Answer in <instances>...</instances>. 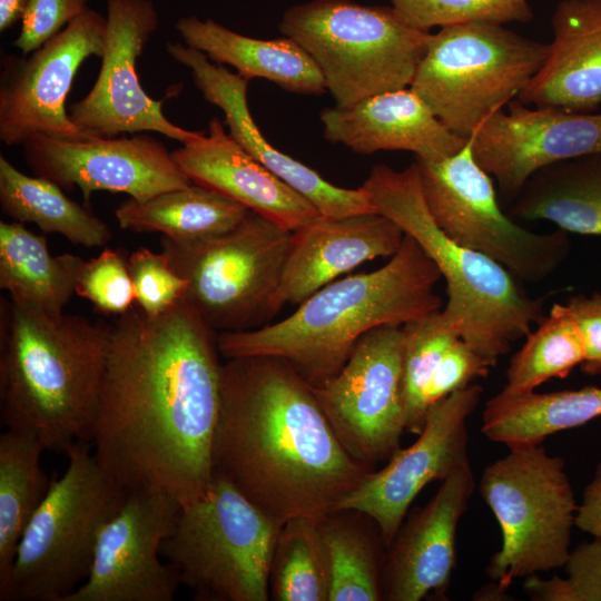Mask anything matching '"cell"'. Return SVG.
Segmentation results:
<instances>
[{
    "mask_svg": "<svg viewBox=\"0 0 601 601\" xmlns=\"http://www.w3.org/2000/svg\"><path fill=\"white\" fill-rule=\"evenodd\" d=\"M217 334L185 297L159 315L135 305L109 324L91 442L127 492L161 491L181 506L207 492L220 407Z\"/></svg>",
    "mask_w": 601,
    "mask_h": 601,
    "instance_id": "1",
    "label": "cell"
},
{
    "mask_svg": "<svg viewBox=\"0 0 601 601\" xmlns=\"http://www.w3.org/2000/svg\"><path fill=\"white\" fill-rule=\"evenodd\" d=\"M213 469L282 523L323 520L373 471L345 450L313 386L272 356L221 363Z\"/></svg>",
    "mask_w": 601,
    "mask_h": 601,
    "instance_id": "2",
    "label": "cell"
},
{
    "mask_svg": "<svg viewBox=\"0 0 601 601\" xmlns=\"http://www.w3.org/2000/svg\"><path fill=\"white\" fill-rule=\"evenodd\" d=\"M442 275L410 236L375 270L336 279L306 298L289 316L260 327L217 334L225 359L272 356L319 386L345 365L356 343L383 326H403L442 309L435 286Z\"/></svg>",
    "mask_w": 601,
    "mask_h": 601,
    "instance_id": "3",
    "label": "cell"
},
{
    "mask_svg": "<svg viewBox=\"0 0 601 601\" xmlns=\"http://www.w3.org/2000/svg\"><path fill=\"white\" fill-rule=\"evenodd\" d=\"M109 324L49 314L11 297L0 302V418L46 450L90 442Z\"/></svg>",
    "mask_w": 601,
    "mask_h": 601,
    "instance_id": "4",
    "label": "cell"
},
{
    "mask_svg": "<svg viewBox=\"0 0 601 601\" xmlns=\"http://www.w3.org/2000/svg\"><path fill=\"white\" fill-rule=\"evenodd\" d=\"M361 187L376 211L434 262L446 283L442 316L492 367L543 318L541 298L531 297L502 265L459 245L437 226L422 193L416 161L400 171L375 165Z\"/></svg>",
    "mask_w": 601,
    "mask_h": 601,
    "instance_id": "5",
    "label": "cell"
},
{
    "mask_svg": "<svg viewBox=\"0 0 601 601\" xmlns=\"http://www.w3.org/2000/svg\"><path fill=\"white\" fill-rule=\"evenodd\" d=\"M66 454L67 470L51 482L21 536L1 601H66L87 580L99 532L126 499L88 442Z\"/></svg>",
    "mask_w": 601,
    "mask_h": 601,
    "instance_id": "6",
    "label": "cell"
},
{
    "mask_svg": "<svg viewBox=\"0 0 601 601\" xmlns=\"http://www.w3.org/2000/svg\"><path fill=\"white\" fill-rule=\"evenodd\" d=\"M279 28L312 57L339 107L411 86L431 33L408 24L392 6L351 0L297 4Z\"/></svg>",
    "mask_w": 601,
    "mask_h": 601,
    "instance_id": "7",
    "label": "cell"
},
{
    "mask_svg": "<svg viewBox=\"0 0 601 601\" xmlns=\"http://www.w3.org/2000/svg\"><path fill=\"white\" fill-rule=\"evenodd\" d=\"M283 523L223 475L180 508L160 554L199 601H268V577Z\"/></svg>",
    "mask_w": 601,
    "mask_h": 601,
    "instance_id": "8",
    "label": "cell"
},
{
    "mask_svg": "<svg viewBox=\"0 0 601 601\" xmlns=\"http://www.w3.org/2000/svg\"><path fill=\"white\" fill-rule=\"evenodd\" d=\"M548 49L503 24L444 27L430 33L410 87L451 131L469 139L486 118L519 97Z\"/></svg>",
    "mask_w": 601,
    "mask_h": 601,
    "instance_id": "9",
    "label": "cell"
},
{
    "mask_svg": "<svg viewBox=\"0 0 601 601\" xmlns=\"http://www.w3.org/2000/svg\"><path fill=\"white\" fill-rule=\"evenodd\" d=\"M508 449L485 466L479 486L502 534L486 574L504 592L516 579L564 566L578 510L562 457L542 444Z\"/></svg>",
    "mask_w": 601,
    "mask_h": 601,
    "instance_id": "10",
    "label": "cell"
},
{
    "mask_svg": "<svg viewBox=\"0 0 601 601\" xmlns=\"http://www.w3.org/2000/svg\"><path fill=\"white\" fill-rule=\"evenodd\" d=\"M292 231L250 211L233 229L177 243L162 236L161 253L188 283L185 298L217 333L248 331L274 317V299Z\"/></svg>",
    "mask_w": 601,
    "mask_h": 601,
    "instance_id": "11",
    "label": "cell"
},
{
    "mask_svg": "<svg viewBox=\"0 0 601 601\" xmlns=\"http://www.w3.org/2000/svg\"><path fill=\"white\" fill-rule=\"evenodd\" d=\"M416 162L433 219L459 245L495 260L521 283L543 282L568 258L569 233L528 230L501 209L491 175L476 161L470 138L450 157Z\"/></svg>",
    "mask_w": 601,
    "mask_h": 601,
    "instance_id": "12",
    "label": "cell"
},
{
    "mask_svg": "<svg viewBox=\"0 0 601 601\" xmlns=\"http://www.w3.org/2000/svg\"><path fill=\"white\" fill-rule=\"evenodd\" d=\"M403 343L402 326L376 327L359 338L333 378L312 385L345 450L373 471L402 449L406 432Z\"/></svg>",
    "mask_w": 601,
    "mask_h": 601,
    "instance_id": "13",
    "label": "cell"
},
{
    "mask_svg": "<svg viewBox=\"0 0 601 601\" xmlns=\"http://www.w3.org/2000/svg\"><path fill=\"white\" fill-rule=\"evenodd\" d=\"M107 18L88 8L29 57L6 59L0 85V140L23 145L35 136L88 138L70 119L66 100L77 71L101 57Z\"/></svg>",
    "mask_w": 601,
    "mask_h": 601,
    "instance_id": "14",
    "label": "cell"
},
{
    "mask_svg": "<svg viewBox=\"0 0 601 601\" xmlns=\"http://www.w3.org/2000/svg\"><path fill=\"white\" fill-rule=\"evenodd\" d=\"M106 45L90 91L69 107L71 121L88 138L155 131L181 145L200 131L173 124L141 87L137 60L159 26L151 0H107Z\"/></svg>",
    "mask_w": 601,
    "mask_h": 601,
    "instance_id": "15",
    "label": "cell"
},
{
    "mask_svg": "<svg viewBox=\"0 0 601 601\" xmlns=\"http://www.w3.org/2000/svg\"><path fill=\"white\" fill-rule=\"evenodd\" d=\"M482 394L481 385L470 384L432 404L416 441L370 472L335 511L357 510L370 515L388 548L418 493L470 462L466 422Z\"/></svg>",
    "mask_w": 601,
    "mask_h": 601,
    "instance_id": "16",
    "label": "cell"
},
{
    "mask_svg": "<svg viewBox=\"0 0 601 601\" xmlns=\"http://www.w3.org/2000/svg\"><path fill=\"white\" fill-rule=\"evenodd\" d=\"M180 508L161 491L127 492L99 532L87 580L66 601H171L180 582L160 546Z\"/></svg>",
    "mask_w": 601,
    "mask_h": 601,
    "instance_id": "17",
    "label": "cell"
},
{
    "mask_svg": "<svg viewBox=\"0 0 601 601\" xmlns=\"http://www.w3.org/2000/svg\"><path fill=\"white\" fill-rule=\"evenodd\" d=\"M22 147L36 176L66 189L77 186L85 203L97 190L145 200L191 184L164 144L144 134L80 140L35 136Z\"/></svg>",
    "mask_w": 601,
    "mask_h": 601,
    "instance_id": "18",
    "label": "cell"
},
{
    "mask_svg": "<svg viewBox=\"0 0 601 601\" xmlns=\"http://www.w3.org/2000/svg\"><path fill=\"white\" fill-rule=\"evenodd\" d=\"M480 166L501 196L513 200L538 170L575 157L601 154V112L535 107L514 99L486 118L470 138Z\"/></svg>",
    "mask_w": 601,
    "mask_h": 601,
    "instance_id": "19",
    "label": "cell"
},
{
    "mask_svg": "<svg viewBox=\"0 0 601 601\" xmlns=\"http://www.w3.org/2000/svg\"><path fill=\"white\" fill-rule=\"evenodd\" d=\"M166 50L175 61L190 70L203 97L223 110L233 139L270 173L307 198L322 216L377 213L362 187H338L267 141L250 115L247 101L249 80L233 73L223 65L210 62L204 52L195 48L169 42Z\"/></svg>",
    "mask_w": 601,
    "mask_h": 601,
    "instance_id": "20",
    "label": "cell"
},
{
    "mask_svg": "<svg viewBox=\"0 0 601 601\" xmlns=\"http://www.w3.org/2000/svg\"><path fill=\"white\" fill-rule=\"evenodd\" d=\"M474 489L469 462L445 477L424 506L404 519L387 548L383 601L445 595L456 562V530Z\"/></svg>",
    "mask_w": 601,
    "mask_h": 601,
    "instance_id": "21",
    "label": "cell"
},
{
    "mask_svg": "<svg viewBox=\"0 0 601 601\" xmlns=\"http://www.w3.org/2000/svg\"><path fill=\"white\" fill-rule=\"evenodd\" d=\"M404 236L392 219L380 213L319 216L292 231L274 299L275 314L286 305H299L365 262L392 257Z\"/></svg>",
    "mask_w": 601,
    "mask_h": 601,
    "instance_id": "22",
    "label": "cell"
},
{
    "mask_svg": "<svg viewBox=\"0 0 601 601\" xmlns=\"http://www.w3.org/2000/svg\"><path fill=\"white\" fill-rule=\"evenodd\" d=\"M194 184L216 190L282 228L294 231L318 218V209L245 151L213 118L205 131L173 152Z\"/></svg>",
    "mask_w": 601,
    "mask_h": 601,
    "instance_id": "23",
    "label": "cell"
},
{
    "mask_svg": "<svg viewBox=\"0 0 601 601\" xmlns=\"http://www.w3.org/2000/svg\"><path fill=\"white\" fill-rule=\"evenodd\" d=\"M319 118L327 140L361 155L405 150L418 160L436 161L456 154L469 140L451 131L411 87L325 108Z\"/></svg>",
    "mask_w": 601,
    "mask_h": 601,
    "instance_id": "24",
    "label": "cell"
},
{
    "mask_svg": "<svg viewBox=\"0 0 601 601\" xmlns=\"http://www.w3.org/2000/svg\"><path fill=\"white\" fill-rule=\"evenodd\" d=\"M546 58L516 98L572 112L601 106V0H561L551 19Z\"/></svg>",
    "mask_w": 601,
    "mask_h": 601,
    "instance_id": "25",
    "label": "cell"
},
{
    "mask_svg": "<svg viewBox=\"0 0 601 601\" xmlns=\"http://www.w3.org/2000/svg\"><path fill=\"white\" fill-rule=\"evenodd\" d=\"M176 30L186 46L204 52L218 65H229L250 80L262 78L299 95L326 91L321 70L293 39L263 40L239 35L213 19L188 16L177 20Z\"/></svg>",
    "mask_w": 601,
    "mask_h": 601,
    "instance_id": "26",
    "label": "cell"
},
{
    "mask_svg": "<svg viewBox=\"0 0 601 601\" xmlns=\"http://www.w3.org/2000/svg\"><path fill=\"white\" fill-rule=\"evenodd\" d=\"M510 213L524 220L551 221L566 233L601 235V154L538 170L513 199Z\"/></svg>",
    "mask_w": 601,
    "mask_h": 601,
    "instance_id": "27",
    "label": "cell"
},
{
    "mask_svg": "<svg viewBox=\"0 0 601 601\" xmlns=\"http://www.w3.org/2000/svg\"><path fill=\"white\" fill-rule=\"evenodd\" d=\"M601 416V386L550 393H514L502 388L482 413V433L508 447L542 444L558 432Z\"/></svg>",
    "mask_w": 601,
    "mask_h": 601,
    "instance_id": "28",
    "label": "cell"
},
{
    "mask_svg": "<svg viewBox=\"0 0 601 601\" xmlns=\"http://www.w3.org/2000/svg\"><path fill=\"white\" fill-rule=\"evenodd\" d=\"M250 213L244 205L210 188L190 185L145 200L128 198L115 210L119 227L134 233H161L177 243L221 235Z\"/></svg>",
    "mask_w": 601,
    "mask_h": 601,
    "instance_id": "29",
    "label": "cell"
},
{
    "mask_svg": "<svg viewBox=\"0 0 601 601\" xmlns=\"http://www.w3.org/2000/svg\"><path fill=\"white\" fill-rule=\"evenodd\" d=\"M83 263L73 254L52 255L45 236L23 224L0 221V287L14 300L49 314L63 313Z\"/></svg>",
    "mask_w": 601,
    "mask_h": 601,
    "instance_id": "30",
    "label": "cell"
},
{
    "mask_svg": "<svg viewBox=\"0 0 601 601\" xmlns=\"http://www.w3.org/2000/svg\"><path fill=\"white\" fill-rule=\"evenodd\" d=\"M328 601H383L387 545L364 512L338 510L319 521Z\"/></svg>",
    "mask_w": 601,
    "mask_h": 601,
    "instance_id": "31",
    "label": "cell"
},
{
    "mask_svg": "<svg viewBox=\"0 0 601 601\" xmlns=\"http://www.w3.org/2000/svg\"><path fill=\"white\" fill-rule=\"evenodd\" d=\"M0 207L13 221L33 223L45 233L63 236L87 248L104 247L112 238L108 225L67 197L61 187L39 176H28L0 156Z\"/></svg>",
    "mask_w": 601,
    "mask_h": 601,
    "instance_id": "32",
    "label": "cell"
},
{
    "mask_svg": "<svg viewBox=\"0 0 601 601\" xmlns=\"http://www.w3.org/2000/svg\"><path fill=\"white\" fill-rule=\"evenodd\" d=\"M45 450L31 433L7 428L0 435V588L9 578L30 519L51 486L40 466Z\"/></svg>",
    "mask_w": 601,
    "mask_h": 601,
    "instance_id": "33",
    "label": "cell"
},
{
    "mask_svg": "<svg viewBox=\"0 0 601 601\" xmlns=\"http://www.w3.org/2000/svg\"><path fill=\"white\" fill-rule=\"evenodd\" d=\"M584 359L579 329L565 305L554 303L512 356L503 390L532 392L551 378L566 377Z\"/></svg>",
    "mask_w": 601,
    "mask_h": 601,
    "instance_id": "34",
    "label": "cell"
},
{
    "mask_svg": "<svg viewBox=\"0 0 601 601\" xmlns=\"http://www.w3.org/2000/svg\"><path fill=\"white\" fill-rule=\"evenodd\" d=\"M269 600L328 601V579L319 521H285L275 542L268 577Z\"/></svg>",
    "mask_w": 601,
    "mask_h": 601,
    "instance_id": "35",
    "label": "cell"
},
{
    "mask_svg": "<svg viewBox=\"0 0 601 601\" xmlns=\"http://www.w3.org/2000/svg\"><path fill=\"white\" fill-rule=\"evenodd\" d=\"M402 329L406 432L417 435L425 423L427 388L444 354L460 336L441 309L403 325Z\"/></svg>",
    "mask_w": 601,
    "mask_h": 601,
    "instance_id": "36",
    "label": "cell"
},
{
    "mask_svg": "<svg viewBox=\"0 0 601 601\" xmlns=\"http://www.w3.org/2000/svg\"><path fill=\"white\" fill-rule=\"evenodd\" d=\"M412 27L430 31L469 22L528 23L533 11L528 0H390Z\"/></svg>",
    "mask_w": 601,
    "mask_h": 601,
    "instance_id": "37",
    "label": "cell"
},
{
    "mask_svg": "<svg viewBox=\"0 0 601 601\" xmlns=\"http://www.w3.org/2000/svg\"><path fill=\"white\" fill-rule=\"evenodd\" d=\"M564 577L525 578L523 589L534 601H601V539L571 550Z\"/></svg>",
    "mask_w": 601,
    "mask_h": 601,
    "instance_id": "38",
    "label": "cell"
},
{
    "mask_svg": "<svg viewBox=\"0 0 601 601\" xmlns=\"http://www.w3.org/2000/svg\"><path fill=\"white\" fill-rule=\"evenodd\" d=\"M76 294L105 315L119 316L135 306V292L127 259L121 249L105 248L85 260Z\"/></svg>",
    "mask_w": 601,
    "mask_h": 601,
    "instance_id": "39",
    "label": "cell"
},
{
    "mask_svg": "<svg viewBox=\"0 0 601 601\" xmlns=\"http://www.w3.org/2000/svg\"><path fill=\"white\" fill-rule=\"evenodd\" d=\"M135 292V305L148 315H159L171 308L188 287L166 256L140 247L127 258Z\"/></svg>",
    "mask_w": 601,
    "mask_h": 601,
    "instance_id": "40",
    "label": "cell"
},
{
    "mask_svg": "<svg viewBox=\"0 0 601 601\" xmlns=\"http://www.w3.org/2000/svg\"><path fill=\"white\" fill-rule=\"evenodd\" d=\"M88 0H29L13 41L28 56L88 9Z\"/></svg>",
    "mask_w": 601,
    "mask_h": 601,
    "instance_id": "41",
    "label": "cell"
},
{
    "mask_svg": "<svg viewBox=\"0 0 601 601\" xmlns=\"http://www.w3.org/2000/svg\"><path fill=\"white\" fill-rule=\"evenodd\" d=\"M491 367L467 343L459 338L446 351L434 373L425 396L427 410L435 402L472 384L474 380L486 377Z\"/></svg>",
    "mask_w": 601,
    "mask_h": 601,
    "instance_id": "42",
    "label": "cell"
},
{
    "mask_svg": "<svg viewBox=\"0 0 601 601\" xmlns=\"http://www.w3.org/2000/svg\"><path fill=\"white\" fill-rule=\"evenodd\" d=\"M575 323L584 346L581 370L584 374H601V292L587 296L573 295L564 304Z\"/></svg>",
    "mask_w": 601,
    "mask_h": 601,
    "instance_id": "43",
    "label": "cell"
},
{
    "mask_svg": "<svg viewBox=\"0 0 601 601\" xmlns=\"http://www.w3.org/2000/svg\"><path fill=\"white\" fill-rule=\"evenodd\" d=\"M575 526L593 538L601 539V462L597 465L578 504Z\"/></svg>",
    "mask_w": 601,
    "mask_h": 601,
    "instance_id": "44",
    "label": "cell"
},
{
    "mask_svg": "<svg viewBox=\"0 0 601 601\" xmlns=\"http://www.w3.org/2000/svg\"><path fill=\"white\" fill-rule=\"evenodd\" d=\"M29 0H0V31L4 32L21 21Z\"/></svg>",
    "mask_w": 601,
    "mask_h": 601,
    "instance_id": "45",
    "label": "cell"
}]
</instances>
